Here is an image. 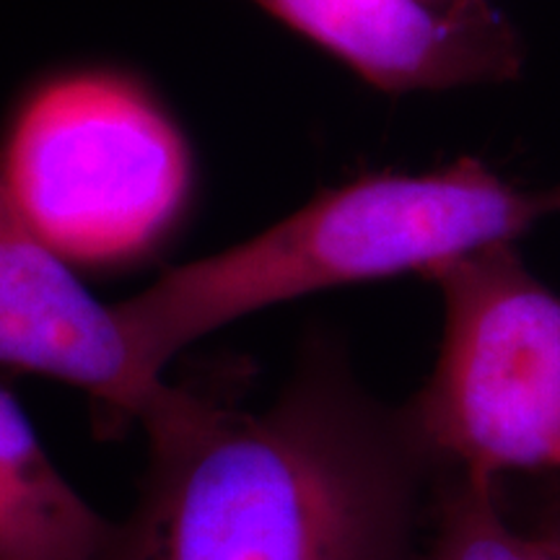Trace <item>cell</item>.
<instances>
[{"label": "cell", "instance_id": "5", "mask_svg": "<svg viewBox=\"0 0 560 560\" xmlns=\"http://www.w3.org/2000/svg\"><path fill=\"white\" fill-rule=\"evenodd\" d=\"M0 366L89 395L112 418L140 420L172 384L140 366L115 304H104L13 208L0 185Z\"/></svg>", "mask_w": 560, "mask_h": 560}, {"label": "cell", "instance_id": "6", "mask_svg": "<svg viewBox=\"0 0 560 560\" xmlns=\"http://www.w3.org/2000/svg\"><path fill=\"white\" fill-rule=\"evenodd\" d=\"M384 91L514 79L522 45L490 0H252Z\"/></svg>", "mask_w": 560, "mask_h": 560}, {"label": "cell", "instance_id": "9", "mask_svg": "<svg viewBox=\"0 0 560 560\" xmlns=\"http://www.w3.org/2000/svg\"><path fill=\"white\" fill-rule=\"evenodd\" d=\"M537 532H540L545 540H548L550 545H556V548L560 550V516H552V520L545 522Z\"/></svg>", "mask_w": 560, "mask_h": 560}, {"label": "cell", "instance_id": "10", "mask_svg": "<svg viewBox=\"0 0 560 560\" xmlns=\"http://www.w3.org/2000/svg\"><path fill=\"white\" fill-rule=\"evenodd\" d=\"M548 198H550L552 213H560V187H556V190H548Z\"/></svg>", "mask_w": 560, "mask_h": 560}, {"label": "cell", "instance_id": "3", "mask_svg": "<svg viewBox=\"0 0 560 560\" xmlns=\"http://www.w3.org/2000/svg\"><path fill=\"white\" fill-rule=\"evenodd\" d=\"M0 185L70 265H115L170 234L190 195L192 159L138 81L102 68L58 70L13 107Z\"/></svg>", "mask_w": 560, "mask_h": 560}, {"label": "cell", "instance_id": "1", "mask_svg": "<svg viewBox=\"0 0 560 560\" xmlns=\"http://www.w3.org/2000/svg\"><path fill=\"white\" fill-rule=\"evenodd\" d=\"M109 560H418L446 467L314 335L260 410L172 384Z\"/></svg>", "mask_w": 560, "mask_h": 560}, {"label": "cell", "instance_id": "2", "mask_svg": "<svg viewBox=\"0 0 560 560\" xmlns=\"http://www.w3.org/2000/svg\"><path fill=\"white\" fill-rule=\"evenodd\" d=\"M550 213L548 190H520L475 159L429 174H376L161 272L115 312L145 374L164 376L187 346L247 314L366 280L429 278L467 252L516 242Z\"/></svg>", "mask_w": 560, "mask_h": 560}, {"label": "cell", "instance_id": "7", "mask_svg": "<svg viewBox=\"0 0 560 560\" xmlns=\"http://www.w3.org/2000/svg\"><path fill=\"white\" fill-rule=\"evenodd\" d=\"M117 522L70 486L0 387V560H109Z\"/></svg>", "mask_w": 560, "mask_h": 560}, {"label": "cell", "instance_id": "8", "mask_svg": "<svg viewBox=\"0 0 560 560\" xmlns=\"http://www.w3.org/2000/svg\"><path fill=\"white\" fill-rule=\"evenodd\" d=\"M418 560H560V550L503 516L499 482L444 470Z\"/></svg>", "mask_w": 560, "mask_h": 560}, {"label": "cell", "instance_id": "4", "mask_svg": "<svg viewBox=\"0 0 560 560\" xmlns=\"http://www.w3.org/2000/svg\"><path fill=\"white\" fill-rule=\"evenodd\" d=\"M444 306L436 363L405 402L441 467L499 482L560 470V293L524 265L516 242L433 270Z\"/></svg>", "mask_w": 560, "mask_h": 560}]
</instances>
